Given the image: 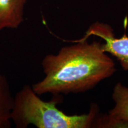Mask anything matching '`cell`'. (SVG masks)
Returning <instances> with one entry per match:
<instances>
[{"instance_id":"cell-1","label":"cell","mask_w":128,"mask_h":128,"mask_svg":"<svg viewBox=\"0 0 128 128\" xmlns=\"http://www.w3.org/2000/svg\"><path fill=\"white\" fill-rule=\"evenodd\" d=\"M74 42L78 44L44 58L42 66L44 77L32 86L38 95L85 92L114 74L115 64L103 51L102 42Z\"/></svg>"},{"instance_id":"cell-2","label":"cell","mask_w":128,"mask_h":128,"mask_svg":"<svg viewBox=\"0 0 128 128\" xmlns=\"http://www.w3.org/2000/svg\"><path fill=\"white\" fill-rule=\"evenodd\" d=\"M39 96L32 86L27 85L14 96L11 119L16 127L26 128L33 125L38 128H87L93 123L96 107L88 114L70 116L58 108V100L46 102Z\"/></svg>"},{"instance_id":"cell-3","label":"cell","mask_w":128,"mask_h":128,"mask_svg":"<svg viewBox=\"0 0 128 128\" xmlns=\"http://www.w3.org/2000/svg\"><path fill=\"white\" fill-rule=\"evenodd\" d=\"M92 36L102 38L103 50L116 57L124 70L128 71V37L124 34L120 39L115 37L113 30L109 25L97 22L91 26L81 40H87Z\"/></svg>"},{"instance_id":"cell-4","label":"cell","mask_w":128,"mask_h":128,"mask_svg":"<svg viewBox=\"0 0 128 128\" xmlns=\"http://www.w3.org/2000/svg\"><path fill=\"white\" fill-rule=\"evenodd\" d=\"M115 106L106 118L108 127H128V88L118 83L113 90Z\"/></svg>"},{"instance_id":"cell-5","label":"cell","mask_w":128,"mask_h":128,"mask_svg":"<svg viewBox=\"0 0 128 128\" xmlns=\"http://www.w3.org/2000/svg\"><path fill=\"white\" fill-rule=\"evenodd\" d=\"M28 0H0V32L17 28L24 21L25 6Z\"/></svg>"},{"instance_id":"cell-6","label":"cell","mask_w":128,"mask_h":128,"mask_svg":"<svg viewBox=\"0 0 128 128\" xmlns=\"http://www.w3.org/2000/svg\"><path fill=\"white\" fill-rule=\"evenodd\" d=\"M14 97L8 80L0 71V128L11 127Z\"/></svg>"}]
</instances>
